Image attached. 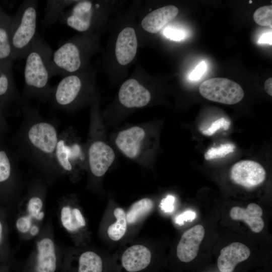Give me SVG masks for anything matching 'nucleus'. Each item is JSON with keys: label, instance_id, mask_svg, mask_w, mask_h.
I'll list each match as a JSON object with an SVG mask.
<instances>
[{"label": "nucleus", "instance_id": "obj_1", "mask_svg": "<svg viewBox=\"0 0 272 272\" xmlns=\"http://www.w3.org/2000/svg\"><path fill=\"white\" fill-rule=\"evenodd\" d=\"M53 53L50 46L37 34L25 57V89L29 96H50V66Z\"/></svg>", "mask_w": 272, "mask_h": 272}, {"label": "nucleus", "instance_id": "obj_2", "mask_svg": "<svg viewBox=\"0 0 272 272\" xmlns=\"http://www.w3.org/2000/svg\"><path fill=\"white\" fill-rule=\"evenodd\" d=\"M38 1H24L13 18L10 26V38L13 59L25 58L36 33Z\"/></svg>", "mask_w": 272, "mask_h": 272}, {"label": "nucleus", "instance_id": "obj_3", "mask_svg": "<svg viewBox=\"0 0 272 272\" xmlns=\"http://www.w3.org/2000/svg\"><path fill=\"white\" fill-rule=\"evenodd\" d=\"M199 92L207 100L228 105L239 102L244 96L239 84L224 78H212L204 81L199 87Z\"/></svg>", "mask_w": 272, "mask_h": 272}, {"label": "nucleus", "instance_id": "obj_4", "mask_svg": "<svg viewBox=\"0 0 272 272\" xmlns=\"http://www.w3.org/2000/svg\"><path fill=\"white\" fill-rule=\"evenodd\" d=\"M60 259L53 240L43 237L37 241L35 250L27 260L23 272H56Z\"/></svg>", "mask_w": 272, "mask_h": 272}, {"label": "nucleus", "instance_id": "obj_5", "mask_svg": "<svg viewBox=\"0 0 272 272\" xmlns=\"http://www.w3.org/2000/svg\"><path fill=\"white\" fill-rule=\"evenodd\" d=\"M266 175L264 168L252 160L240 161L235 163L230 171L232 182L246 189H251L262 184Z\"/></svg>", "mask_w": 272, "mask_h": 272}, {"label": "nucleus", "instance_id": "obj_6", "mask_svg": "<svg viewBox=\"0 0 272 272\" xmlns=\"http://www.w3.org/2000/svg\"><path fill=\"white\" fill-rule=\"evenodd\" d=\"M80 75L76 73L62 77L59 83L51 88L54 103L63 108L71 106L76 100L84 86V81Z\"/></svg>", "mask_w": 272, "mask_h": 272}, {"label": "nucleus", "instance_id": "obj_7", "mask_svg": "<svg viewBox=\"0 0 272 272\" xmlns=\"http://www.w3.org/2000/svg\"><path fill=\"white\" fill-rule=\"evenodd\" d=\"M96 7L91 1H78L62 14L59 21L79 32H86L92 27Z\"/></svg>", "mask_w": 272, "mask_h": 272}, {"label": "nucleus", "instance_id": "obj_8", "mask_svg": "<svg viewBox=\"0 0 272 272\" xmlns=\"http://www.w3.org/2000/svg\"><path fill=\"white\" fill-rule=\"evenodd\" d=\"M31 145L39 151L45 154H54L58 137L55 128L48 122L41 121L33 124L28 132Z\"/></svg>", "mask_w": 272, "mask_h": 272}, {"label": "nucleus", "instance_id": "obj_9", "mask_svg": "<svg viewBox=\"0 0 272 272\" xmlns=\"http://www.w3.org/2000/svg\"><path fill=\"white\" fill-rule=\"evenodd\" d=\"M89 164L92 174L97 177L105 174L114 161L113 149L103 142H93L88 150Z\"/></svg>", "mask_w": 272, "mask_h": 272}, {"label": "nucleus", "instance_id": "obj_10", "mask_svg": "<svg viewBox=\"0 0 272 272\" xmlns=\"http://www.w3.org/2000/svg\"><path fill=\"white\" fill-rule=\"evenodd\" d=\"M205 231L201 225H196L186 231L177 245L176 254L182 262H188L197 256Z\"/></svg>", "mask_w": 272, "mask_h": 272}, {"label": "nucleus", "instance_id": "obj_11", "mask_svg": "<svg viewBox=\"0 0 272 272\" xmlns=\"http://www.w3.org/2000/svg\"><path fill=\"white\" fill-rule=\"evenodd\" d=\"M118 97L120 102L126 107H142L149 103L151 94L136 80L130 79L121 85Z\"/></svg>", "mask_w": 272, "mask_h": 272}, {"label": "nucleus", "instance_id": "obj_12", "mask_svg": "<svg viewBox=\"0 0 272 272\" xmlns=\"http://www.w3.org/2000/svg\"><path fill=\"white\" fill-rule=\"evenodd\" d=\"M250 255V249L246 245L233 242L221 250L218 267L221 272H232L238 263L246 260Z\"/></svg>", "mask_w": 272, "mask_h": 272}, {"label": "nucleus", "instance_id": "obj_13", "mask_svg": "<svg viewBox=\"0 0 272 272\" xmlns=\"http://www.w3.org/2000/svg\"><path fill=\"white\" fill-rule=\"evenodd\" d=\"M152 260L150 250L142 245L128 248L121 258L122 267L127 272H140L148 267Z\"/></svg>", "mask_w": 272, "mask_h": 272}, {"label": "nucleus", "instance_id": "obj_14", "mask_svg": "<svg viewBox=\"0 0 272 272\" xmlns=\"http://www.w3.org/2000/svg\"><path fill=\"white\" fill-rule=\"evenodd\" d=\"M145 131L139 126H133L119 132L115 143L118 149L127 157L133 159L140 153L141 143Z\"/></svg>", "mask_w": 272, "mask_h": 272}, {"label": "nucleus", "instance_id": "obj_15", "mask_svg": "<svg viewBox=\"0 0 272 272\" xmlns=\"http://www.w3.org/2000/svg\"><path fill=\"white\" fill-rule=\"evenodd\" d=\"M54 155L59 166L68 172L73 170L76 161L83 159L80 145L70 143L63 136L58 138Z\"/></svg>", "mask_w": 272, "mask_h": 272}, {"label": "nucleus", "instance_id": "obj_16", "mask_svg": "<svg viewBox=\"0 0 272 272\" xmlns=\"http://www.w3.org/2000/svg\"><path fill=\"white\" fill-rule=\"evenodd\" d=\"M137 38L133 28L126 27L119 34L115 45V55L121 65L130 62L137 53Z\"/></svg>", "mask_w": 272, "mask_h": 272}, {"label": "nucleus", "instance_id": "obj_17", "mask_svg": "<svg viewBox=\"0 0 272 272\" xmlns=\"http://www.w3.org/2000/svg\"><path fill=\"white\" fill-rule=\"evenodd\" d=\"M75 262L65 260L61 266V272H103L102 259L95 252H83Z\"/></svg>", "mask_w": 272, "mask_h": 272}, {"label": "nucleus", "instance_id": "obj_18", "mask_svg": "<svg viewBox=\"0 0 272 272\" xmlns=\"http://www.w3.org/2000/svg\"><path fill=\"white\" fill-rule=\"evenodd\" d=\"M178 14V9L173 5L164 6L148 14L143 19V28L151 33H156L172 21Z\"/></svg>", "mask_w": 272, "mask_h": 272}, {"label": "nucleus", "instance_id": "obj_19", "mask_svg": "<svg viewBox=\"0 0 272 272\" xmlns=\"http://www.w3.org/2000/svg\"><path fill=\"white\" fill-rule=\"evenodd\" d=\"M262 214V208L254 203H249L246 208L234 207L230 212L232 219L244 221L255 233L261 232L264 228V223L261 218Z\"/></svg>", "mask_w": 272, "mask_h": 272}, {"label": "nucleus", "instance_id": "obj_20", "mask_svg": "<svg viewBox=\"0 0 272 272\" xmlns=\"http://www.w3.org/2000/svg\"><path fill=\"white\" fill-rule=\"evenodd\" d=\"M59 217L62 227L69 233H75L86 226V221L81 211L69 205H62Z\"/></svg>", "mask_w": 272, "mask_h": 272}, {"label": "nucleus", "instance_id": "obj_21", "mask_svg": "<svg viewBox=\"0 0 272 272\" xmlns=\"http://www.w3.org/2000/svg\"><path fill=\"white\" fill-rule=\"evenodd\" d=\"M11 20L6 15L0 19V64L9 66L14 59L10 38Z\"/></svg>", "mask_w": 272, "mask_h": 272}, {"label": "nucleus", "instance_id": "obj_22", "mask_svg": "<svg viewBox=\"0 0 272 272\" xmlns=\"http://www.w3.org/2000/svg\"><path fill=\"white\" fill-rule=\"evenodd\" d=\"M78 1L66 0H47L46 1L45 15L43 22L45 26L54 24L59 19L65 9Z\"/></svg>", "mask_w": 272, "mask_h": 272}, {"label": "nucleus", "instance_id": "obj_23", "mask_svg": "<svg viewBox=\"0 0 272 272\" xmlns=\"http://www.w3.org/2000/svg\"><path fill=\"white\" fill-rule=\"evenodd\" d=\"M153 206V201L149 198H144L135 202L126 214L127 223L129 224L135 223L150 213Z\"/></svg>", "mask_w": 272, "mask_h": 272}, {"label": "nucleus", "instance_id": "obj_24", "mask_svg": "<svg viewBox=\"0 0 272 272\" xmlns=\"http://www.w3.org/2000/svg\"><path fill=\"white\" fill-rule=\"evenodd\" d=\"M113 214L116 221L108 227L107 233L111 240L118 241L124 235L126 231L127 223L126 214L122 209L116 208Z\"/></svg>", "mask_w": 272, "mask_h": 272}, {"label": "nucleus", "instance_id": "obj_25", "mask_svg": "<svg viewBox=\"0 0 272 272\" xmlns=\"http://www.w3.org/2000/svg\"><path fill=\"white\" fill-rule=\"evenodd\" d=\"M6 213L4 208L0 207V263L10 264L8 247V229Z\"/></svg>", "mask_w": 272, "mask_h": 272}, {"label": "nucleus", "instance_id": "obj_26", "mask_svg": "<svg viewBox=\"0 0 272 272\" xmlns=\"http://www.w3.org/2000/svg\"><path fill=\"white\" fill-rule=\"evenodd\" d=\"M42 199L38 196H33L29 199L27 203L26 215L33 220L42 221L44 217Z\"/></svg>", "mask_w": 272, "mask_h": 272}, {"label": "nucleus", "instance_id": "obj_27", "mask_svg": "<svg viewBox=\"0 0 272 272\" xmlns=\"http://www.w3.org/2000/svg\"><path fill=\"white\" fill-rule=\"evenodd\" d=\"M10 66L0 64V96H7L8 94L14 92Z\"/></svg>", "mask_w": 272, "mask_h": 272}, {"label": "nucleus", "instance_id": "obj_28", "mask_svg": "<svg viewBox=\"0 0 272 272\" xmlns=\"http://www.w3.org/2000/svg\"><path fill=\"white\" fill-rule=\"evenodd\" d=\"M235 149V146L230 143L221 144L217 147H212L205 154L204 157L206 160L222 158L228 154L233 153Z\"/></svg>", "mask_w": 272, "mask_h": 272}, {"label": "nucleus", "instance_id": "obj_29", "mask_svg": "<svg viewBox=\"0 0 272 272\" xmlns=\"http://www.w3.org/2000/svg\"><path fill=\"white\" fill-rule=\"evenodd\" d=\"M253 20L258 25L272 26V6H265L258 8L253 14Z\"/></svg>", "mask_w": 272, "mask_h": 272}, {"label": "nucleus", "instance_id": "obj_30", "mask_svg": "<svg viewBox=\"0 0 272 272\" xmlns=\"http://www.w3.org/2000/svg\"><path fill=\"white\" fill-rule=\"evenodd\" d=\"M11 176V166L7 154L0 151V186L6 184Z\"/></svg>", "mask_w": 272, "mask_h": 272}, {"label": "nucleus", "instance_id": "obj_31", "mask_svg": "<svg viewBox=\"0 0 272 272\" xmlns=\"http://www.w3.org/2000/svg\"><path fill=\"white\" fill-rule=\"evenodd\" d=\"M33 225V219L26 214L19 216L15 222L16 228L21 234L29 233Z\"/></svg>", "mask_w": 272, "mask_h": 272}, {"label": "nucleus", "instance_id": "obj_32", "mask_svg": "<svg viewBox=\"0 0 272 272\" xmlns=\"http://www.w3.org/2000/svg\"><path fill=\"white\" fill-rule=\"evenodd\" d=\"M230 125V121L228 119L221 117L213 122L208 129L201 132L204 135L211 136L221 128L228 129Z\"/></svg>", "mask_w": 272, "mask_h": 272}, {"label": "nucleus", "instance_id": "obj_33", "mask_svg": "<svg viewBox=\"0 0 272 272\" xmlns=\"http://www.w3.org/2000/svg\"><path fill=\"white\" fill-rule=\"evenodd\" d=\"M163 33L165 37L174 41H180L184 39L186 35L183 30L172 26L165 28Z\"/></svg>", "mask_w": 272, "mask_h": 272}, {"label": "nucleus", "instance_id": "obj_34", "mask_svg": "<svg viewBox=\"0 0 272 272\" xmlns=\"http://www.w3.org/2000/svg\"><path fill=\"white\" fill-rule=\"evenodd\" d=\"M207 64L205 61L200 62L194 69L191 72L189 76L190 80L196 81L199 80L206 71Z\"/></svg>", "mask_w": 272, "mask_h": 272}, {"label": "nucleus", "instance_id": "obj_35", "mask_svg": "<svg viewBox=\"0 0 272 272\" xmlns=\"http://www.w3.org/2000/svg\"><path fill=\"white\" fill-rule=\"evenodd\" d=\"M175 198L172 195H168L163 198L160 203V207L162 210L165 212H171L174 209L173 203Z\"/></svg>", "mask_w": 272, "mask_h": 272}, {"label": "nucleus", "instance_id": "obj_36", "mask_svg": "<svg viewBox=\"0 0 272 272\" xmlns=\"http://www.w3.org/2000/svg\"><path fill=\"white\" fill-rule=\"evenodd\" d=\"M195 217V214L192 211H186L177 217L176 222L179 224H182L184 221H192Z\"/></svg>", "mask_w": 272, "mask_h": 272}, {"label": "nucleus", "instance_id": "obj_37", "mask_svg": "<svg viewBox=\"0 0 272 272\" xmlns=\"http://www.w3.org/2000/svg\"><path fill=\"white\" fill-rule=\"evenodd\" d=\"M259 44H272V33L271 32H267L263 34L258 41Z\"/></svg>", "mask_w": 272, "mask_h": 272}, {"label": "nucleus", "instance_id": "obj_38", "mask_svg": "<svg viewBox=\"0 0 272 272\" xmlns=\"http://www.w3.org/2000/svg\"><path fill=\"white\" fill-rule=\"evenodd\" d=\"M264 88L266 92L269 95L272 96V78H270L267 79L264 83Z\"/></svg>", "mask_w": 272, "mask_h": 272}, {"label": "nucleus", "instance_id": "obj_39", "mask_svg": "<svg viewBox=\"0 0 272 272\" xmlns=\"http://www.w3.org/2000/svg\"><path fill=\"white\" fill-rule=\"evenodd\" d=\"M39 231V227L37 225H33L29 231V233L32 236L37 235Z\"/></svg>", "mask_w": 272, "mask_h": 272}, {"label": "nucleus", "instance_id": "obj_40", "mask_svg": "<svg viewBox=\"0 0 272 272\" xmlns=\"http://www.w3.org/2000/svg\"><path fill=\"white\" fill-rule=\"evenodd\" d=\"M10 264L0 263V272H9Z\"/></svg>", "mask_w": 272, "mask_h": 272}, {"label": "nucleus", "instance_id": "obj_41", "mask_svg": "<svg viewBox=\"0 0 272 272\" xmlns=\"http://www.w3.org/2000/svg\"><path fill=\"white\" fill-rule=\"evenodd\" d=\"M5 14H3L1 12H0V19L3 17Z\"/></svg>", "mask_w": 272, "mask_h": 272}, {"label": "nucleus", "instance_id": "obj_42", "mask_svg": "<svg viewBox=\"0 0 272 272\" xmlns=\"http://www.w3.org/2000/svg\"><path fill=\"white\" fill-rule=\"evenodd\" d=\"M252 3L251 1H249V3Z\"/></svg>", "mask_w": 272, "mask_h": 272}]
</instances>
